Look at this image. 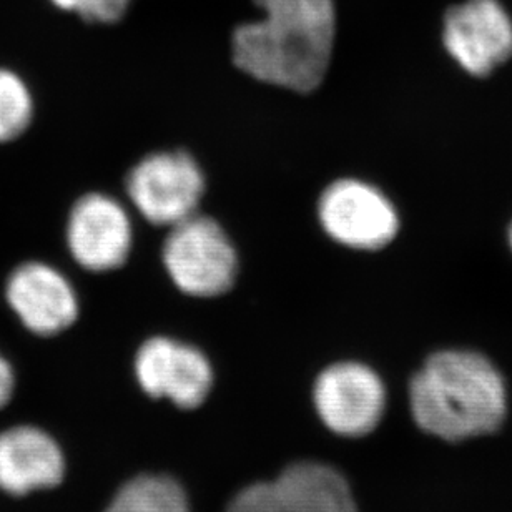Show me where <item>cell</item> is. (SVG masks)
<instances>
[{
    "instance_id": "6da1fadb",
    "label": "cell",
    "mask_w": 512,
    "mask_h": 512,
    "mask_svg": "<svg viewBox=\"0 0 512 512\" xmlns=\"http://www.w3.org/2000/svg\"><path fill=\"white\" fill-rule=\"evenodd\" d=\"M263 19L240 25L233 62L253 79L308 94L330 67L336 37L335 0H255Z\"/></svg>"
},
{
    "instance_id": "7a4b0ae2",
    "label": "cell",
    "mask_w": 512,
    "mask_h": 512,
    "mask_svg": "<svg viewBox=\"0 0 512 512\" xmlns=\"http://www.w3.org/2000/svg\"><path fill=\"white\" fill-rule=\"evenodd\" d=\"M409 399L419 428L446 441L494 433L506 416L503 378L484 356L469 351L431 356L411 381Z\"/></svg>"
},
{
    "instance_id": "3957f363",
    "label": "cell",
    "mask_w": 512,
    "mask_h": 512,
    "mask_svg": "<svg viewBox=\"0 0 512 512\" xmlns=\"http://www.w3.org/2000/svg\"><path fill=\"white\" fill-rule=\"evenodd\" d=\"M162 255L170 280L185 295H223L237 280V250L213 218L195 213L173 225Z\"/></svg>"
},
{
    "instance_id": "277c9868",
    "label": "cell",
    "mask_w": 512,
    "mask_h": 512,
    "mask_svg": "<svg viewBox=\"0 0 512 512\" xmlns=\"http://www.w3.org/2000/svg\"><path fill=\"white\" fill-rule=\"evenodd\" d=\"M127 192L147 222L172 228L197 213L205 177L188 153H152L128 173Z\"/></svg>"
},
{
    "instance_id": "5b68a950",
    "label": "cell",
    "mask_w": 512,
    "mask_h": 512,
    "mask_svg": "<svg viewBox=\"0 0 512 512\" xmlns=\"http://www.w3.org/2000/svg\"><path fill=\"white\" fill-rule=\"evenodd\" d=\"M318 218L328 237L353 250H380L393 242L398 213L370 183L343 178L321 193Z\"/></svg>"
},
{
    "instance_id": "8992f818",
    "label": "cell",
    "mask_w": 512,
    "mask_h": 512,
    "mask_svg": "<svg viewBox=\"0 0 512 512\" xmlns=\"http://www.w3.org/2000/svg\"><path fill=\"white\" fill-rule=\"evenodd\" d=\"M316 411L333 433L361 438L383 418L386 393L368 366L345 361L326 368L315 383Z\"/></svg>"
},
{
    "instance_id": "52a82bcc",
    "label": "cell",
    "mask_w": 512,
    "mask_h": 512,
    "mask_svg": "<svg viewBox=\"0 0 512 512\" xmlns=\"http://www.w3.org/2000/svg\"><path fill=\"white\" fill-rule=\"evenodd\" d=\"M135 373L148 396L170 399L183 409L200 406L213 384L212 366L202 351L163 336L143 343Z\"/></svg>"
},
{
    "instance_id": "ba28073f",
    "label": "cell",
    "mask_w": 512,
    "mask_h": 512,
    "mask_svg": "<svg viewBox=\"0 0 512 512\" xmlns=\"http://www.w3.org/2000/svg\"><path fill=\"white\" fill-rule=\"evenodd\" d=\"M444 45L469 74L484 77L512 55V22L498 0H468L444 20Z\"/></svg>"
},
{
    "instance_id": "9c48e42d",
    "label": "cell",
    "mask_w": 512,
    "mask_h": 512,
    "mask_svg": "<svg viewBox=\"0 0 512 512\" xmlns=\"http://www.w3.org/2000/svg\"><path fill=\"white\" fill-rule=\"evenodd\" d=\"M132 223L125 208L104 193L80 198L70 212L67 243L85 270L110 271L127 261L132 250Z\"/></svg>"
},
{
    "instance_id": "30bf717a",
    "label": "cell",
    "mask_w": 512,
    "mask_h": 512,
    "mask_svg": "<svg viewBox=\"0 0 512 512\" xmlns=\"http://www.w3.org/2000/svg\"><path fill=\"white\" fill-rule=\"evenodd\" d=\"M5 295L15 315L35 335H57L74 325L79 315V301L69 280L40 261L17 266Z\"/></svg>"
},
{
    "instance_id": "8fae6325",
    "label": "cell",
    "mask_w": 512,
    "mask_h": 512,
    "mask_svg": "<svg viewBox=\"0 0 512 512\" xmlns=\"http://www.w3.org/2000/svg\"><path fill=\"white\" fill-rule=\"evenodd\" d=\"M62 451L49 434L34 426H17L0 434V489L24 496L54 488L64 478Z\"/></svg>"
},
{
    "instance_id": "7c38bea8",
    "label": "cell",
    "mask_w": 512,
    "mask_h": 512,
    "mask_svg": "<svg viewBox=\"0 0 512 512\" xmlns=\"http://www.w3.org/2000/svg\"><path fill=\"white\" fill-rule=\"evenodd\" d=\"M273 486L286 512H358L346 479L325 464H291Z\"/></svg>"
},
{
    "instance_id": "4fadbf2b",
    "label": "cell",
    "mask_w": 512,
    "mask_h": 512,
    "mask_svg": "<svg viewBox=\"0 0 512 512\" xmlns=\"http://www.w3.org/2000/svg\"><path fill=\"white\" fill-rule=\"evenodd\" d=\"M105 512H190L187 494L167 476H138L120 489Z\"/></svg>"
},
{
    "instance_id": "5bb4252c",
    "label": "cell",
    "mask_w": 512,
    "mask_h": 512,
    "mask_svg": "<svg viewBox=\"0 0 512 512\" xmlns=\"http://www.w3.org/2000/svg\"><path fill=\"white\" fill-rule=\"evenodd\" d=\"M34 104L27 85L10 70L0 69V143L9 142L27 130Z\"/></svg>"
},
{
    "instance_id": "9a60e30c",
    "label": "cell",
    "mask_w": 512,
    "mask_h": 512,
    "mask_svg": "<svg viewBox=\"0 0 512 512\" xmlns=\"http://www.w3.org/2000/svg\"><path fill=\"white\" fill-rule=\"evenodd\" d=\"M57 7L79 14L87 22L112 24L122 19L130 0H52Z\"/></svg>"
},
{
    "instance_id": "2e32d148",
    "label": "cell",
    "mask_w": 512,
    "mask_h": 512,
    "mask_svg": "<svg viewBox=\"0 0 512 512\" xmlns=\"http://www.w3.org/2000/svg\"><path fill=\"white\" fill-rule=\"evenodd\" d=\"M227 512H286V509L273 483H260L243 489Z\"/></svg>"
},
{
    "instance_id": "e0dca14e",
    "label": "cell",
    "mask_w": 512,
    "mask_h": 512,
    "mask_svg": "<svg viewBox=\"0 0 512 512\" xmlns=\"http://www.w3.org/2000/svg\"><path fill=\"white\" fill-rule=\"evenodd\" d=\"M14 371L10 368L9 363L0 356V408H4L9 403L14 393Z\"/></svg>"
},
{
    "instance_id": "ac0fdd59",
    "label": "cell",
    "mask_w": 512,
    "mask_h": 512,
    "mask_svg": "<svg viewBox=\"0 0 512 512\" xmlns=\"http://www.w3.org/2000/svg\"><path fill=\"white\" fill-rule=\"evenodd\" d=\"M509 240H511V247H512V225H511V230H509Z\"/></svg>"
}]
</instances>
